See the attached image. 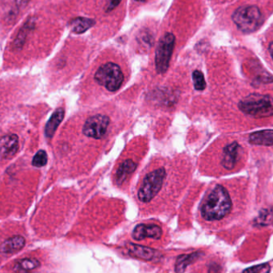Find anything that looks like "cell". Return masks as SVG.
Masks as SVG:
<instances>
[{
    "instance_id": "cb8c5ba5",
    "label": "cell",
    "mask_w": 273,
    "mask_h": 273,
    "mask_svg": "<svg viewBox=\"0 0 273 273\" xmlns=\"http://www.w3.org/2000/svg\"><path fill=\"white\" fill-rule=\"evenodd\" d=\"M121 1L122 0H110V4H108V8L106 9V12H109L114 10V8H117L119 5Z\"/></svg>"
},
{
    "instance_id": "30bf717a",
    "label": "cell",
    "mask_w": 273,
    "mask_h": 273,
    "mask_svg": "<svg viewBox=\"0 0 273 273\" xmlns=\"http://www.w3.org/2000/svg\"><path fill=\"white\" fill-rule=\"evenodd\" d=\"M240 146L236 142L226 146L223 149L221 164L226 169H232L236 165L239 156Z\"/></svg>"
},
{
    "instance_id": "3957f363",
    "label": "cell",
    "mask_w": 273,
    "mask_h": 273,
    "mask_svg": "<svg viewBox=\"0 0 273 273\" xmlns=\"http://www.w3.org/2000/svg\"><path fill=\"white\" fill-rule=\"evenodd\" d=\"M166 178L164 168L153 169L144 177L138 190V197L142 202L151 201L159 193Z\"/></svg>"
},
{
    "instance_id": "7402d4cb",
    "label": "cell",
    "mask_w": 273,
    "mask_h": 273,
    "mask_svg": "<svg viewBox=\"0 0 273 273\" xmlns=\"http://www.w3.org/2000/svg\"><path fill=\"white\" fill-rule=\"evenodd\" d=\"M270 265L267 263H262L259 265L253 266L248 267L247 269L244 270L243 273H269Z\"/></svg>"
},
{
    "instance_id": "4fadbf2b",
    "label": "cell",
    "mask_w": 273,
    "mask_h": 273,
    "mask_svg": "<svg viewBox=\"0 0 273 273\" xmlns=\"http://www.w3.org/2000/svg\"><path fill=\"white\" fill-rule=\"evenodd\" d=\"M127 248L132 255L140 258V259L150 260L155 257L156 251L152 248H147L145 246L135 244H128Z\"/></svg>"
},
{
    "instance_id": "603a6c76",
    "label": "cell",
    "mask_w": 273,
    "mask_h": 273,
    "mask_svg": "<svg viewBox=\"0 0 273 273\" xmlns=\"http://www.w3.org/2000/svg\"><path fill=\"white\" fill-rule=\"evenodd\" d=\"M268 222H269V213L267 211H265V212H262L256 220V223L263 225V224H269Z\"/></svg>"
},
{
    "instance_id": "d4e9b609",
    "label": "cell",
    "mask_w": 273,
    "mask_h": 273,
    "mask_svg": "<svg viewBox=\"0 0 273 273\" xmlns=\"http://www.w3.org/2000/svg\"><path fill=\"white\" fill-rule=\"evenodd\" d=\"M30 2V0H16V5L19 8H23L26 7V5Z\"/></svg>"
},
{
    "instance_id": "5b68a950",
    "label": "cell",
    "mask_w": 273,
    "mask_h": 273,
    "mask_svg": "<svg viewBox=\"0 0 273 273\" xmlns=\"http://www.w3.org/2000/svg\"><path fill=\"white\" fill-rule=\"evenodd\" d=\"M232 18L237 28L246 33L255 32L263 23L261 12L255 6H244L238 8L234 12Z\"/></svg>"
},
{
    "instance_id": "ffe728a7",
    "label": "cell",
    "mask_w": 273,
    "mask_h": 273,
    "mask_svg": "<svg viewBox=\"0 0 273 273\" xmlns=\"http://www.w3.org/2000/svg\"><path fill=\"white\" fill-rule=\"evenodd\" d=\"M193 83L197 91H203L206 87V83L204 80L203 74L199 71H195L193 73Z\"/></svg>"
},
{
    "instance_id": "277c9868",
    "label": "cell",
    "mask_w": 273,
    "mask_h": 273,
    "mask_svg": "<svg viewBox=\"0 0 273 273\" xmlns=\"http://www.w3.org/2000/svg\"><path fill=\"white\" fill-rule=\"evenodd\" d=\"M98 84L110 92H114L120 88L124 82V75L121 67L114 63H107L101 66L95 75Z\"/></svg>"
},
{
    "instance_id": "52a82bcc",
    "label": "cell",
    "mask_w": 273,
    "mask_h": 273,
    "mask_svg": "<svg viewBox=\"0 0 273 273\" xmlns=\"http://www.w3.org/2000/svg\"><path fill=\"white\" fill-rule=\"evenodd\" d=\"M110 118L102 114H98L89 118L83 126V134L90 138H102L108 130Z\"/></svg>"
},
{
    "instance_id": "7c38bea8",
    "label": "cell",
    "mask_w": 273,
    "mask_h": 273,
    "mask_svg": "<svg viewBox=\"0 0 273 273\" xmlns=\"http://www.w3.org/2000/svg\"><path fill=\"white\" fill-rule=\"evenodd\" d=\"M25 243V239L21 236H15L9 238L0 245V252L4 254L13 253L22 249Z\"/></svg>"
},
{
    "instance_id": "8992f818",
    "label": "cell",
    "mask_w": 273,
    "mask_h": 273,
    "mask_svg": "<svg viewBox=\"0 0 273 273\" xmlns=\"http://www.w3.org/2000/svg\"><path fill=\"white\" fill-rule=\"evenodd\" d=\"M175 45V36L166 33L161 38L155 53L156 70L159 74H164L169 68V62Z\"/></svg>"
},
{
    "instance_id": "484cf974",
    "label": "cell",
    "mask_w": 273,
    "mask_h": 273,
    "mask_svg": "<svg viewBox=\"0 0 273 273\" xmlns=\"http://www.w3.org/2000/svg\"><path fill=\"white\" fill-rule=\"evenodd\" d=\"M268 51H269L270 55H271V59L273 60V42H271V44H270Z\"/></svg>"
},
{
    "instance_id": "44dd1931",
    "label": "cell",
    "mask_w": 273,
    "mask_h": 273,
    "mask_svg": "<svg viewBox=\"0 0 273 273\" xmlns=\"http://www.w3.org/2000/svg\"><path fill=\"white\" fill-rule=\"evenodd\" d=\"M48 162V154L44 150H40L34 157L32 165L36 167H43Z\"/></svg>"
},
{
    "instance_id": "d6986e66",
    "label": "cell",
    "mask_w": 273,
    "mask_h": 273,
    "mask_svg": "<svg viewBox=\"0 0 273 273\" xmlns=\"http://www.w3.org/2000/svg\"><path fill=\"white\" fill-rule=\"evenodd\" d=\"M40 262L36 259H23L19 260L15 266V269L18 271H30L40 267Z\"/></svg>"
},
{
    "instance_id": "e0dca14e",
    "label": "cell",
    "mask_w": 273,
    "mask_h": 273,
    "mask_svg": "<svg viewBox=\"0 0 273 273\" xmlns=\"http://www.w3.org/2000/svg\"><path fill=\"white\" fill-rule=\"evenodd\" d=\"M34 26H35V24H34L33 20H30L27 24H24L22 29L20 30V33L18 34V36L16 37L14 44H13L16 49H21L23 48V46L24 45V43H25L26 39L28 37V34L32 31Z\"/></svg>"
},
{
    "instance_id": "2e32d148",
    "label": "cell",
    "mask_w": 273,
    "mask_h": 273,
    "mask_svg": "<svg viewBox=\"0 0 273 273\" xmlns=\"http://www.w3.org/2000/svg\"><path fill=\"white\" fill-rule=\"evenodd\" d=\"M200 255H201L200 252H194V253L189 254V255L185 254V255H180L177 258V263L175 266L176 273L184 272L188 265L194 262L195 260H197Z\"/></svg>"
},
{
    "instance_id": "9a60e30c",
    "label": "cell",
    "mask_w": 273,
    "mask_h": 273,
    "mask_svg": "<svg viewBox=\"0 0 273 273\" xmlns=\"http://www.w3.org/2000/svg\"><path fill=\"white\" fill-rule=\"evenodd\" d=\"M95 24V20H91V19L78 17V18L71 20V22L70 23V27L74 33L83 34L87 32V30L92 28Z\"/></svg>"
},
{
    "instance_id": "ba28073f",
    "label": "cell",
    "mask_w": 273,
    "mask_h": 273,
    "mask_svg": "<svg viewBox=\"0 0 273 273\" xmlns=\"http://www.w3.org/2000/svg\"><path fill=\"white\" fill-rule=\"evenodd\" d=\"M162 234V230L156 224H140L136 226L132 232V236L136 240H142L146 238L159 239Z\"/></svg>"
},
{
    "instance_id": "8fae6325",
    "label": "cell",
    "mask_w": 273,
    "mask_h": 273,
    "mask_svg": "<svg viewBox=\"0 0 273 273\" xmlns=\"http://www.w3.org/2000/svg\"><path fill=\"white\" fill-rule=\"evenodd\" d=\"M249 142L256 146H273V130L254 132L249 135Z\"/></svg>"
},
{
    "instance_id": "4316f807",
    "label": "cell",
    "mask_w": 273,
    "mask_h": 273,
    "mask_svg": "<svg viewBox=\"0 0 273 273\" xmlns=\"http://www.w3.org/2000/svg\"><path fill=\"white\" fill-rule=\"evenodd\" d=\"M136 1H138V2H144V1H146V0H136Z\"/></svg>"
},
{
    "instance_id": "7a4b0ae2",
    "label": "cell",
    "mask_w": 273,
    "mask_h": 273,
    "mask_svg": "<svg viewBox=\"0 0 273 273\" xmlns=\"http://www.w3.org/2000/svg\"><path fill=\"white\" fill-rule=\"evenodd\" d=\"M238 107L242 112L256 118L273 116V98L270 95L251 94L242 99Z\"/></svg>"
},
{
    "instance_id": "9c48e42d",
    "label": "cell",
    "mask_w": 273,
    "mask_h": 273,
    "mask_svg": "<svg viewBox=\"0 0 273 273\" xmlns=\"http://www.w3.org/2000/svg\"><path fill=\"white\" fill-rule=\"evenodd\" d=\"M19 149V138L16 134L4 136L0 139V156L4 159H11Z\"/></svg>"
},
{
    "instance_id": "6da1fadb",
    "label": "cell",
    "mask_w": 273,
    "mask_h": 273,
    "mask_svg": "<svg viewBox=\"0 0 273 273\" xmlns=\"http://www.w3.org/2000/svg\"><path fill=\"white\" fill-rule=\"evenodd\" d=\"M232 209V200L228 190L222 185H217L204 198L200 213L208 221L220 220L229 213Z\"/></svg>"
},
{
    "instance_id": "ac0fdd59",
    "label": "cell",
    "mask_w": 273,
    "mask_h": 273,
    "mask_svg": "<svg viewBox=\"0 0 273 273\" xmlns=\"http://www.w3.org/2000/svg\"><path fill=\"white\" fill-rule=\"evenodd\" d=\"M136 165H137L134 161L130 160H127L123 162L120 165V167L118 168V172H117V181L118 183H122V181H125V179L129 176V174L133 173L135 169Z\"/></svg>"
},
{
    "instance_id": "5bb4252c",
    "label": "cell",
    "mask_w": 273,
    "mask_h": 273,
    "mask_svg": "<svg viewBox=\"0 0 273 273\" xmlns=\"http://www.w3.org/2000/svg\"><path fill=\"white\" fill-rule=\"evenodd\" d=\"M63 117H64V110L62 108L55 110V112L51 115L45 128V134L48 138L53 137L58 126L63 121Z\"/></svg>"
}]
</instances>
